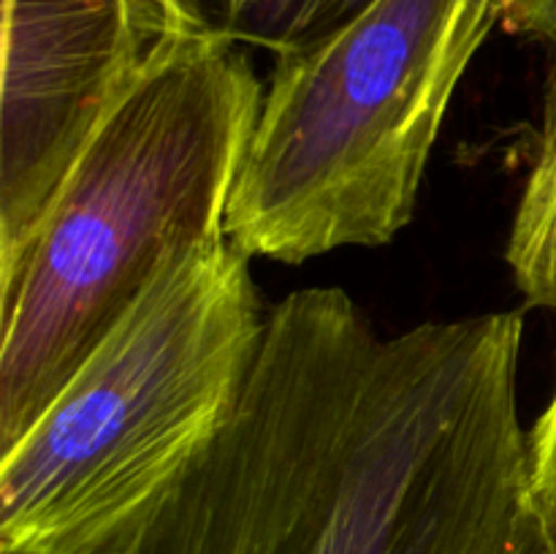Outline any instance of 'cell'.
<instances>
[{
  "instance_id": "1",
  "label": "cell",
  "mask_w": 556,
  "mask_h": 554,
  "mask_svg": "<svg viewBox=\"0 0 556 554\" xmlns=\"http://www.w3.org/2000/svg\"><path fill=\"white\" fill-rule=\"evenodd\" d=\"M521 337L516 310L389 337L342 288L288 293L226 421L106 554H510Z\"/></svg>"
},
{
  "instance_id": "10",
  "label": "cell",
  "mask_w": 556,
  "mask_h": 554,
  "mask_svg": "<svg viewBox=\"0 0 556 554\" xmlns=\"http://www.w3.org/2000/svg\"><path fill=\"white\" fill-rule=\"evenodd\" d=\"M532 489L556 498V389L530 432Z\"/></svg>"
},
{
  "instance_id": "4",
  "label": "cell",
  "mask_w": 556,
  "mask_h": 554,
  "mask_svg": "<svg viewBox=\"0 0 556 554\" xmlns=\"http://www.w3.org/2000/svg\"><path fill=\"white\" fill-rule=\"evenodd\" d=\"M500 0H372L277 54L226 217L253 259L386 244L413 221L456 87Z\"/></svg>"
},
{
  "instance_id": "6",
  "label": "cell",
  "mask_w": 556,
  "mask_h": 554,
  "mask_svg": "<svg viewBox=\"0 0 556 554\" xmlns=\"http://www.w3.org/2000/svg\"><path fill=\"white\" fill-rule=\"evenodd\" d=\"M210 30L239 47L296 52L334 33L372 0H182Z\"/></svg>"
},
{
  "instance_id": "9",
  "label": "cell",
  "mask_w": 556,
  "mask_h": 554,
  "mask_svg": "<svg viewBox=\"0 0 556 554\" xmlns=\"http://www.w3.org/2000/svg\"><path fill=\"white\" fill-rule=\"evenodd\" d=\"M500 20L510 33L543 41L556 54V0H500Z\"/></svg>"
},
{
  "instance_id": "3",
  "label": "cell",
  "mask_w": 556,
  "mask_h": 554,
  "mask_svg": "<svg viewBox=\"0 0 556 554\" xmlns=\"http://www.w3.org/2000/svg\"><path fill=\"white\" fill-rule=\"evenodd\" d=\"M266 313L228 237L174 261L0 456V554H106L226 421Z\"/></svg>"
},
{
  "instance_id": "2",
  "label": "cell",
  "mask_w": 556,
  "mask_h": 554,
  "mask_svg": "<svg viewBox=\"0 0 556 554\" xmlns=\"http://www.w3.org/2000/svg\"><path fill=\"white\" fill-rule=\"evenodd\" d=\"M261 96L239 43L195 38L103 125L0 266V456L174 261L226 239Z\"/></svg>"
},
{
  "instance_id": "5",
  "label": "cell",
  "mask_w": 556,
  "mask_h": 554,
  "mask_svg": "<svg viewBox=\"0 0 556 554\" xmlns=\"http://www.w3.org/2000/svg\"><path fill=\"white\" fill-rule=\"evenodd\" d=\"M206 33L182 0H3L0 266L103 125Z\"/></svg>"
},
{
  "instance_id": "7",
  "label": "cell",
  "mask_w": 556,
  "mask_h": 554,
  "mask_svg": "<svg viewBox=\"0 0 556 554\" xmlns=\"http://www.w3.org/2000/svg\"><path fill=\"white\" fill-rule=\"evenodd\" d=\"M508 264L527 302L556 310V79L541 155L510 226Z\"/></svg>"
},
{
  "instance_id": "8",
  "label": "cell",
  "mask_w": 556,
  "mask_h": 554,
  "mask_svg": "<svg viewBox=\"0 0 556 554\" xmlns=\"http://www.w3.org/2000/svg\"><path fill=\"white\" fill-rule=\"evenodd\" d=\"M510 554H556V498L530 489Z\"/></svg>"
}]
</instances>
